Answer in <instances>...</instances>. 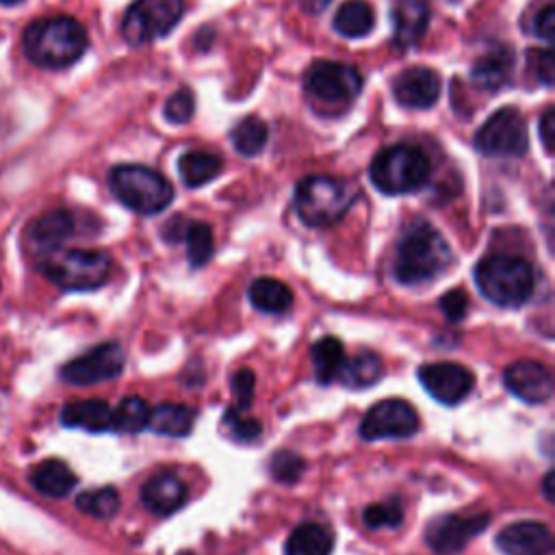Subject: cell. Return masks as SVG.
Instances as JSON below:
<instances>
[{"mask_svg": "<svg viewBox=\"0 0 555 555\" xmlns=\"http://www.w3.org/2000/svg\"><path fill=\"white\" fill-rule=\"evenodd\" d=\"M17 2H22V0H0V4H17Z\"/></svg>", "mask_w": 555, "mask_h": 555, "instance_id": "cell-46", "label": "cell"}, {"mask_svg": "<svg viewBox=\"0 0 555 555\" xmlns=\"http://www.w3.org/2000/svg\"><path fill=\"white\" fill-rule=\"evenodd\" d=\"M475 282L479 293L496 306H522L535 286L531 264L514 254H490L475 267Z\"/></svg>", "mask_w": 555, "mask_h": 555, "instance_id": "cell-3", "label": "cell"}, {"mask_svg": "<svg viewBox=\"0 0 555 555\" xmlns=\"http://www.w3.org/2000/svg\"><path fill=\"white\" fill-rule=\"evenodd\" d=\"M553 544L551 529L535 520L512 522L496 533V546L503 555H548Z\"/></svg>", "mask_w": 555, "mask_h": 555, "instance_id": "cell-17", "label": "cell"}, {"mask_svg": "<svg viewBox=\"0 0 555 555\" xmlns=\"http://www.w3.org/2000/svg\"><path fill=\"white\" fill-rule=\"evenodd\" d=\"M223 423L228 425L230 434L236 438V440H254L260 436L262 431V425L256 421V418H249L245 416L243 410H236V408H230L225 414H223Z\"/></svg>", "mask_w": 555, "mask_h": 555, "instance_id": "cell-38", "label": "cell"}, {"mask_svg": "<svg viewBox=\"0 0 555 555\" xmlns=\"http://www.w3.org/2000/svg\"><path fill=\"white\" fill-rule=\"evenodd\" d=\"M178 171L180 178L186 186H202L206 182H210L212 178L219 176L221 171V158L202 150H191L184 152L178 160Z\"/></svg>", "mask_w": 555, "mask_h": 555, "instance_id": "cell-30", "label": "cell"}, {"mask_svg": "<svg viewBox=\"0 0 555 555\" xmlns=\"http://www.w3.org/2000/svg\"><path fill=\"white\" fill-rule=\"evenodd\" d=\"M195 410L182 403H163L150 412V427L163 436H186L195 425Z\"/></svg>", "mask_w": 555, "mask_h": 555, "instance_id": "cell-27", "label": "cell"}, {"mask_svg": "<svg viewBox=\"0 0 555 555\" xmlns=\"http://www.w3.org/2000/svg\"><path fill=\"white\" fill-rule=\"evenodd\" d=\"M440 310L444 312V317L449 319V321H460L464 314H466V310H468V297H466V293L462 291V288H455V291H449V293H444L442 297H440Z\"/></svg>", "mask_w": 555, "mask_h": 555, "instance_id": "cell-41", "label": "cell"}, {"mask_svg": "<svg viewBox=\"0 0 555 555\" xmlns=\"http://www.w3.org/2000/svg\"><path fill=\"white\" fill-rule=\"evenodd\" d=\"M30 483L46 496H65L76 486V475L61 460H46L30 473Z\"/></svg>", "mask_w": 555, "mask_h": 555, "instance_id": "cell-23", "label": "cell"}, {"mask_svg": "<svg viewBox=\"0 0 555 555\" xmlns=\"http://www.w3.org/2000/svg\"><path fill=\"white\" fill-rule=\"evenodd\" d=\"M182 11V0H134L121 20V35L130 46H143L165 37L180 22Z\"/></svg>", "mask_w": 555, "mask_h": 555, "instance_id": "cell-8", "label": "cell"}, {"mask_svg": "<svg viewBox=\"0 0 555 555\" xmlns=\"http://www.w3.org/2000/svg\"><path fill=\"white\" fill-rule=\"evenodd\" d=\"M392 95L401 106L429 108L440 98V76L425 65L408 67L395 78Z\"/></svg>", "mask_w": 555, "mask_h": 555, "instance_id": "cell-16", "label": "cell"}, {"mask_svg": "<svg viewBox=\"0 0 555 555\" xmlns=\"http://www.w3.org/2000/svg\"><path fill=\"white\" fill-rule=\"evenodd\" d=\"M186 241V258L189 264L199 269L202 264H206L212 256V230L210 225L202 223V221H189L184 236Z\"/></svg>", "mask_w": 555, "mask_h": 555, "instance_id": "cell-33", "label": "cell"}, {"mask_svg": "<svg viewBox=\"0 0 555 555\" xmlns=\"http://www.w3.org/2000/svg\"><path fill=\"white\" fill-rule=\"evenodd\" d=\"M553 481H555V475H553V470H548V473L544 475V481H542V490H544V496H546L548 501H553V494H555Z\"/></svg>", "mask_w": 555, "mask_h": 555, "instance_id": "cell-45", "label": "cell"}, {"mask_svg": "<svg viewBox=\"0 0 555 555\" xmlns=\"http://www.w3.org/2000/svg\"><path fill=\"white\" fill-rule=\"evenodd\" d=\"M527 65L538 82H542L544 87L553 85L555 63H553V52L548 48H531L527 54Z\"/></svg>", "mask_w": 555, "mask_h": 555, "instance_id": "cell-39", "label": "cell"}, {"mask_svg": "<svg viewBox=\"0 0 555 555\" xmlns=\"http://www.w3.org/2000/svg\"><path fill=\"white\" fill-rule=\"evenodd\" d=\"M254 384H256V379H254V373L249 369H241V371L234 373V377H232L234 405L232 408L243 410V412L249 408V403L254 399Z\"/></svg>", "mask_w": 555, "mask_h": 555, "instance_id": "cell-40", "label": "cell"}, {"mask_svg": "<svg viewBox=\"0 0 555 555\" xmlns=\"http://www.w3.org/2000/svg\"><path fill=\"white\" fill-rule=\"evenodd\" d=\"M418 379L423 388L444 405H455L464 401L475 386V375L466 366L455 362L423 364L418 369Z\"/></svg>", "mask_w": 555, "mask_h": 555, "instance_id": "cell-14", "label": "cell"}, {"mask_svg": "<svg viewBox=\"0 0 555 555\" xmlns=\"http://www.w3.org/2000/svg\"><path fill=\"white\" fill-rule=\"evenodd\" d=\"M553 24H555V9L553 4H544L533 17V33L546 41L553 39Z\"/></svg>", "mask_w": 555, "mask_h": 555, "instance_id": "cell-42", "label": "cell"}, {"mask_svg": "<svg viewBox=\"0 0 555 555\" xmlns=\"http://www.w3.org/2000/svg\"><path fill=\"white\" fill-rule=\"evenodd\" d=\"M429 169L423 150L397 143L375 154L371 163V182L386 195H403L421 189L429 178Z\"/></svg>", "mask_w": 555, "mask_h": 555, "instance_id": "cell-5", "label": "cell"}, {"mask_svg": "<svg viewBox=\"0 0 555 555\" xmlns=\"http://www.w3.org/2000/svg\"><path fill=\"white\" fill-rule=\"evenodd\" d=\"M490 522L488 514H442L434 518L425 529V542L431 551L440 555H451L462 551L477 533Z\"/></svg>", "mask_w": 555, "mask_h": 555, "instance_id": "cell-13", "label": "cell"}, {"mask_svg": "<svg viewBox=\"0 0 555 555\" xmlns=\"http://www.w3.org/2000/svg\"><path fill=\"white\" fill-rule=\"evenodd\" d=\"M301 4L308 13H321L330 4V0H301Z\"/></svg>", "mask_w": 555, "mask_h": 555, "instance_id": "cell-44", "label": "cell"}, {"mask_svg": "<svg viewBox=\"0 0 555 555\" xmlns=\"http://www.w3.org/2000/svg\"><path fill=\"white\" fill-rule=\"evenodd\" d=\"M451 262V247L427 221L410 223L397 245L395 278L405 286H418L438 278Z\"/></svg>", "mask_w": 555, "mask_h": 555, "instance_id": "cell-1", "label": "cell"}, {"mask_svg": "<svg viewBox=\"0 0 555 555\" xmlns=\"http://www.w3.org/2000/svg\"><path fill=\"white\" fill-rule=\"evenodd\" d=\"M249 301L256 310L267 314H282L293 304L291 288L275 278H258L249 286Z\"/></svg>", "mask_w": 555, "mask_h": 555, "instance_id": "cell-24", "label": "cell"}, {"mask_svg": "<svg viewBox=\"0 0 555 555\" xmlns=\"http://www.w3.org/2000/svg\"><path fill=\"white\" fill-rule=\"evenodd\" d=\"M43 273L65 291L98 288L111 273V258L98 249L52 251L43 260Z\"/></svg>", "mask_w": 555, "mask_h": 555, "instance_id": "cell-7", "label": "cell"}, {"mask_svg": "<svg viewBox=\"0 0 555 555\" xmlns=\"http://www.w3.org/2000/svg\"><path fill=\"white\" fill-rule=\"evenodd\" d=\"M356 199V189L340 178L308 176L295 189V212L310 228L340 221Z\"/></svg>", "mask_w": 555, "mask_h": 555, "instance_id": "cell-4", "label": "cell"}, {"mask_svg": "<svg viewBox=\"0 0 555 555\" xmlns=\"http://www.w3.org/2000/svg\"><path fill=\"white\" fill-rule=\"evenodd\" d=\"M124 362H126V358L117 343H102V345L89 349L87 353L69 360L61 369V377L69 384L89 386V384H98V382L117 377L124 369Z\"/></svg>", "mask_w": 555, "mask_h": 555, "instance_id": "cell-12", "label": "cell"}, {"mask_svg": "<svg viewBox=\"0 0 555 555\" xmlns=\"http://www.w3.org/2000/svg\"><path fill=\"white\" fill-rule=\"evenodd\" d=\"M540 139L544 143V150L551 154L553 152V139H555V111L548 106L540 119Z\"/></svg>", "mask_w": 555, "mask_h": 555, "instance_id": "cell-43", "label": "cell"}, {"mask_svg": "<svg viewBox=\"0 0 555 555\" xmlns=\"http://www.w3.org/2000/svg\"><path fill=\"white\" fill-rule=\"evenodd\" d=\"M418 429L416 410L403 399H384L375 403L360 423V436L364 440L379 438H408Z\"/></svg>", "mask_w": 555, "mask_h": 555, "instance_id": "cell-11", "label": "cell"}, {"mask_svg": "<svg viewBox=\"0 0 555 555\" xmlns=\"http://www.w3.org/2000/svg\"><path fill=\"white\" fill-rule=\"evenodd\" d=\"M514 74V52L509 46H494L486 50L470 67V80L479 89L496 91L509 82Z\"/></svg>", "mask_w": 555, "mask_h": 555, "instance_id": "cell-19", "label": "cell"}, {"mask_svg": "<svg viewBox=\"0 0 555 555\" xmlns=\"http://www.w3.org/2000/svg\"><path fill=\"white\" fill-rule=\"evenodd\" d=\"M475 147L486 156H522L529 147V139L520 111L505 106L492 113L477 130Z\"/></svg>", "mask_w": 555, "mask_h": 555, "instance_id": "cell-9", "label": "cell"}, {"mask_svg": "<svg viewBox=\"0 0 555 555\" xmlns=\"http://www.w3.org/2000/svg\"><path fill=\"white\" fill-rule=\"evenodd\" d=\"M163 113H165V117L171 124H186L193 117V113H195V98H193V93L189 89L176 91L173 95L167 98Z\"/></svg>", "mask_w": 555, "mask_h": 555, "instance_id": "cell-37", "label": "cell"}, {"mask_svg": "<svg viewBox=\"0 0 555 555\" xmlns=\"http://www.w3.org/2000/svg\"><path fill=\"white\" fill-rule=\"evenodd\" d=\"M230 139H232V145L238 154L243 156H256L262 152V147L267 145V139H269V128L267 124L260 119V117H245L241 119L232 132H230Z\"/></svg>", "mask_w": 555, "mask_h": 555, "instance_id": "cell-31", "label": "cell"}, {"mask_svg": "<svg viewBox=\"0 0 555 555\" xmlns=\"http://www.w3.org/2000/svg\"><path fill=\"white\" fill-rule=\"evenodd\" d=\"M505 388L525 403H544L553 395L551 371L535 360H518L503 371Z\"/></svg>", "mask_w": 555, "mask_h": 555, "instance_id": "cell-15", "label": "cell"}, {"mask_svg": "<svg viewBox=\"0 0 555 555\" xmlns=\"http://www.w3.org/2000/svg\"><path fill=\"white\" fill-rule=\"evenodd\" d=\"M72 234H74V217L65 208H54L43 212L26 228V241L30 249L41 251L46 256L56 251Z\"/></svg>", "mask_w": 555, "mask_h": 555, "instance_id": "cell-18", "label": "cell"}, {"mask_svg": "<svg viewBox=\"0 0 555 555\" xmlns=\"http://www.w3.org/2000/svg\"><path fill=\"white\" fill-rule=\"evenodd\" d=\"M306 91L323 104H349L362 89V76L353 65L314 61L304 76Z\"/></svg>", "mask_w": 555, "mask_h": 555, "instance_id": "cell-10", "label": "cell"}, {"mask_svg": "<svg viewBox=\"0 0 555 555\" xmlns=\"http://www.w3.org/2000/svg\"><path fill=\"white\" fill-rule=\"evenodd\" d=\"M304 468V460L293 451H278L269 460V473L280 483H295L301 477Z\"/></svg>", "mask_w": 555, "mask_h": 555, "instance_id": "cell-35", "label": "cell"}, {"mask_svg": "<svg viewBox=\"0 0 555 555\" xmlns=\"http://www.w3.org/2000/svg\"><path fill=\"white\" fill-rule=\"evenodd\" d=\"M76 505L80 512L95 516V518H111L119 509V494L115 488H95L78 494Z\"/></svg>", "mask_w": 555, "mask_h": 555, "instance_id": "cell-34", "label": "cell"}, {"mask_svg": "<svg viewBox=\"0 0 555 555\" xmlns=\"http://www.w3.org/2000/svg\"><path fill=\"white\" fill-rule=\"evenodd\" d=\"M330 553H332V533L317 522H304L295 527L284 544V555H330Z\"/></svg>", "mask_w": 555, "mask_h": 555, "instance_id": "cell-25", "label": "cell"}, {"mask_svg": "<svg viewBox=\"0 0 555 555\" xmlns=\"http://www.w3.org/2000/svg\"><path fill=\"white\" fill-rule=\"evenodd\" d=\"M108 184L113 195L139 215H156L173 199L169 180L145 165H117L108 176Z\"/></svg>", "mask_w": 555, "mask_h": 555, "instance_id": "cell-6", "label": "cell"}, {"mask_svg": "<svg viewBox=\"0 0 555 555\" xmlns=\"http://www.w3.org/2000/svg\"><path fill=\"white\" fill-rule=\"evenodd\" d=\"M395 43L410 48L421 41L429 26V7L425 0H397L392 7Z\"/></svg>", "mask_w": 555, "mask_h": 555, "instance_id": "cell-21", "label": "cell"}, {"mask_svg": "<svg viewBox=\"0 0 555 555\" xmlns=\"http://www.w3.org/2000/svg\"><path fill=\"white\" fill-rule=\"evenodd\" d=\"M310 360H312V366H314L317 382L319 384H330L338 377L347 356H345V347L338 338L325 336V338H321L312 345Z\"/></svg>", "mask_w": 555, "mask_h": 555, "instance_id": "cell-26", "label": "cell"}, {"mask_svg": "<svg viewBox=\"0 0 555 555\" xmlns=\"http://www.w3.org/2000/svg\"><path fill=\"white\" fill-rule=\"evenodd\" d=\"M379 377H382V360L375 353L364 351L353 358H347L336 379L351 390H360V388L373 386Z\"/></svg>", "mask_w": 555, "mask_h": 555, "instance_id": "cell-29", "label": "cell"}, {"mask_svg": "<svg viewBox=\"0 0 555 555\" xmlns=\"http://www.w3.org/2000/svg\"><path fill=\"white\" fill-rule=\"evenodd\" d=\"M150 405L141 397H126L117 410H113V427L126 434H134L147 427L150 423Z\"/></svg>", "mask_w": 555, "mask_h": 555, "instance_id": "cell-32", "label": "cell"}, {"mask_svg": "<svg viewBox=\"0 0 555 555\" xmlns=\"http://www.w3.org/2000/svg\"><path fill=\"white\" fill-rule=\"evenodd\" d=\"M61 421L65 427H78L87 431L113 429V410L102 399H80L63 408Z\"/></svg>", "mask_w": 555, "mask_h": 555, "instance_id": "cell-22", "label": "cell"}, {"mask_svg": "<svg viewBox=\"0 0 555 555\" xmlns=\"http://www.w3.org/2000/svg\"><path fill=\"white\" fill-rule=\"evenodd\" d=\"M375 26L373 7L366 0H347L334 15V28L345 37H364Z\"/></svg>", "mask_w": 555, "mask_h": 555, "instance_id": "cell-28", "label": "cell"}, {"mask_svg": "<svg viewBox=\"0 0 555 555\" xmlns=\"http://www.w3.org/2000/svg\"><path fill=\"white\" fill-rule=\"evenodd\" d=\"M143 505L154 514H171L186 501V486L176 473H156L143 483Z\"/></svg>", "mask_w": 555, "mask_h": 555, "instance_id": "cell-20", "label": "cell"}, {"mask_svg": "<svg viewBox=\"0 0 555 555\" xmlns=\"http://www.w3.org/2000/svg\"><path fill=\"white\" fill-rule=\"evenodd\" d=\"M22 41L26 56L35 65L63 69L82 56L89 37L78 20L69 15H52L30 22Z\"/></svg>", "mask_w": 555, "mask_h": 555, "instance_id": "cell-2", "label": "cell"}, {"mask_svg": "<svg viewBox=\"0 0 555 555\" xmlns=\"http://www.w3.org/2000/svg\"><path fill=\"white\" fill-rule=\"evenodd\" d=\"M362 520L369 529H382V527L397 529L403 522V512H401V505L397 501L373 503V505L364 507Z\"/></svg>", "mask_w": 555, "mask_h": 555, "instance_id": "cell-36", "label": "cell"}]
</instances>
